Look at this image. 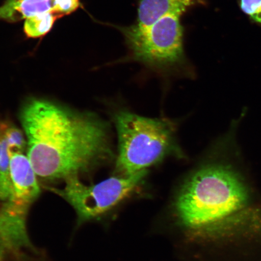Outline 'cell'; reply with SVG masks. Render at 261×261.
<instances>
[{
	"instance_id": "cell-12",
	"label": "cell",
	"mask_w": 261,
	"mask_h": 261,
	"mask_svg": "<svg viewBox=\"0 0 261 261\" xmlns=\"http://www.w3.org/2000/svg\"><path fill=\"white\" fill-rule=\"evenodd\" d=\"M80 0H54V12L62 16L71 14L80 7Z\"/></svg>"
},
{
	"instance_id": "cell-9",
	"label": "cell",
	"mask_w": 261,
	"mask_h": 261,
	"mask_svg": "<svg viewBox=\"0 0 261 261\" xmlns=\"http://www.w3.org/2000/svg\"><path fill=\"white\" fill-rule=\"evenodd\" d=\"M12 190L10 158L6 140L0 158V201L3 203L7 200L12 193Z\"/></svg>"
},
{
	"instance_id": "cell-10",
	"label": "cell",
	"mask_w": 261,
	"mask_h": 261,
	"mask_svg": "<svg viewBox=\"0 0 261 261\" xmlns=\"http://www.w3.org/2000/svg\"><path fill=\"white\" fill-rule=\"evenodd\" d=\"M5 138L9 151L24 152L28 148L25 136L14 126L8 125L5 130Z\"/></svg>"
},
{
	"instance_id": "cell-8",
	"label": "cell",
	"mask_w": 261,
	"mask_h": 261,
	"mask_svg": "<svg viewBox=\"0 0 261 261\" xmlns=\"http://www.w3.org/2000/svg\"><path fill=\"white\" fill-rule=\"evenodd\" d=\"M63 16L54 12H48L26 19L24 30L29 38L41 37L47 34L53 27L55 21Z\"/></svg>"
},
{
	"instance_id": "cell-2",
	"label": "cell",
	"mask_w": 261,
	"mask_h": 261,
	"mask_svg": "<svg viewBox=\"0 0 261 261\" xmlns=\"http://www.w3.org/2000/svg\"><path fill=\"white\" fill-rule=\"evenodd\" d=\"M176 211L181 223L213 236L256 232L261 217L249 188L236 169L223 163L201 166L179 191Z\"/></svg>"
},
{
	"instance_id": "cell-5",
	"label": "cell",
	"mask_w": 261,
	"mask_h": 261,
	"mask_svg": "<svg viewBox=\"0 0 261 261\" xmlns=\"http://www.w3.org/2000/svg\"><path fill=\"white\" fill-rule=\"evenodd\" d=\"M148 171L130 175H115L99 184L86 185L78 176L65 179L63 188L46 187L60 196L76 212L81 226L95 219L115 206L141 184Z\"/></svg>"
},
{
	"instance_id": "cell-1",
	"label": "cell",
	"mask_w": 261,
	"mask_h": 261,
	"mask_svg": "<svg viewBox=\"0 0 261 261\" xmlns=\"http://www.w3.org/2000/svg\"><path fill=\"white\" fill-rule=\"evenodd\" d=\"M19 119L28 158L36 174L45 180L79 177L112 155L106 123L93 113L32 98Z\"/></svg>"
},
{
	"instance_id": "cell-6",
	"label": "cell",
	"mask_w": 261,
	"mask_h": 261,
	"mask_svg": "<svg viewBox=\"0 0 261 261\" xmlns=\"http://www.w3.org/2000/svg\"><path fill=\"white\" fill-rule=\"evenodd\" d=\"M203 0H140L136 25L145 27L169 15L181 16Z\"/></svg>"
},
{
	"instance_id": "cell-7",
	"label": "cell",
	"mask_w": 261,
	"mask_h": 261,
	"mask_svg": "<svg viewBox=\"0 0 261 261\" xmlns=\"http://www.w3.org/2000/svg\"><path fill=\"white\" fill-rule=\"evenodd\" d=\"M54 0H6L0 6V20L17 22L54 12Z\"/></svg>"
},
{
	"instance_id": "cell-3",
	"label": "cell",
	"mask_w": 261,
	"mask_h": 261,
	"mask_svg": "<svg viewBox=\"0 0 261 261\" xmlns=\"http://www.w3.org/2000/svg\"><path fill=\"white\" fill-rule=\"evenodd\" d=\"M119 140L116 174L130 175L170 155H180L174 127L167 120L120 111L114 116Z\"/></svg>"
},
{
	"instance_id": "cell-4",
	"label": "cell",
	"mask_w": 261,
	"mask_h": 261,
	"mask_svg": "<svg viewBox=\"0 0 261 261\" xmlns=\"http://www.w3.org/2000/svg\"><path fill=\"white\" fill-rule=\"evenodd\" d=\"M180 16L166 15L145 27L135 24L120 28L130 60L158 69L184 64L185 55Z\"/></svg>"
},
{
	"instance_id": "cell-11",
	"label": "cell",
	"mask_w": 261,
	"mask_h": 261,
	"mask_svg": "<svg viewBox=\"0 0 261 261\" xmlns=\"http://www.w3.org/2000/svg\"><path fill=\"white\" fill-rule=\"evenodd\" d=\"M240 5L253 21L261 25V0H240Z\"/></svg>"
}]
</instances>
